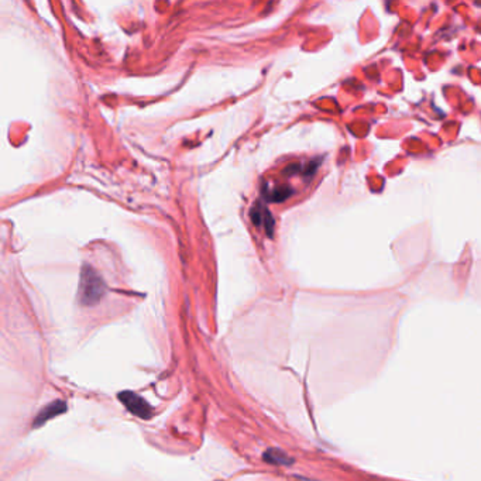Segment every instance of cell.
<instances>
[{
  "label": "cell",
  "mask_w": 481,
  "mask_h": 481,
  "mask_svg": "<svg viewBox=\"0 0 481 481\" xmlns=\"http://www.w3.org/2000/svg\"><path fill=\"white\" fill-rule=\"evenodd\" d=\"M65 411H67V404L64 401H54V403L48 404L45 408H43L39 412V415L33 420V427L34 428H40V427L44 425L45 422H48L50 419L64 414Z\"/></svg>",
  "instance_id": "3"
},
{
  "label": "cell",
  "mask_w": 481,
  "mask_h": 481,
  "mask_svg": "<svg viewBox=\"0 0 481 481\" xmlns=\"http://www.w3.org/2000/svg\"><path fill=\"white\" fill-rule=\"evenodd\" d=\"M120 403L136 416L141 419H149L153 416V407L145 400L141 398L140 395H137L133 391H123L119 394Z\"/></svg>",
  "instance_id": "2"
},
{
  "label": "cell",
  "mask_w": 481,
  "mask_h": 481,
  "mask_svg": "<svg viewBox=\"0 0 481 481\" xmlns=\"http://www.w3.org/2000/svg\"><path fill=\"white\" fill-rule=\"evenodd\" d=\"M105 294V284L102 278L96 274L95 270L85 267L81 275L79 284V301L82 305H95L98 303Z\"/></svg>",
  "instance_id": "1"
},
{
  "label": "cell",
  "mask_w": 481,
  "mask_h": 481,
  "mask_svg": "<svg viewBox=\"0 0 481 481\" xmlns=\"http://www.w3.org/2000/svg\"><path fill=\"white\" fill-rule=\"evenodd\" d=\"M264 462L274 464V466H288L292 463V459L286 453V451H282L279 449H268L264 456H263Z\"/></svg>",
  "instance_id": "4"
}]
</instances>
